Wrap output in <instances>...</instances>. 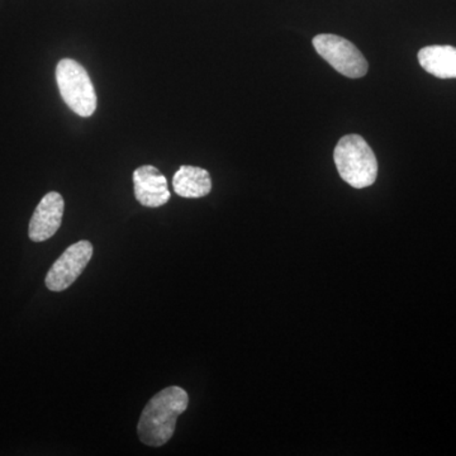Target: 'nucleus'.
Returning <instances> with one entry per match:
<instances>
[{"mask_svg":"<svg viewBox=\"0 0 456 456\" xmlns=\"http://www.w3.org/2000/svg\"><path fill=\"white\" fill-rule=\"evenodd\" d=\"M64 208V198L56 191H51L42 198L29 222V239L33 242H42L55 235L61 226Z\"/></svg>","mask_w":456,"mask_h":456,"instance_id":"423d86ee","label":"nucleus"},{"mask_svg":"<svg viewBox=\"0 0 456 456\" xmlns=\"http://www.w3.org/2000/svg\"><path fill=\"white\" fill-rule=\"evenodd\" d=\"M318 55L325 59L332 68L351 79L365 77L368 61L355 45L336 35H318L314 38Z\"/></svg>","mask_w":456,"mask_h":456,"instance_id":"20e7f679","label":"nucleus"},{"mask_svg":"<svg viewBox=\"0 0 456 456\" xmlns=\"http://www.w3.org/2000/svg\"><path fill=\"white\" fill-rule=\"evenodd\" d=\"M173 188L183 198H202L212 191V179L202 167L183 165L173 178Z\"/></svg>","mask_w":456,"mask_h":456,"instance_id":"1a4fd4ad","label":"nucleus"},{"mask_svg":"<svg viewBox=\"0 0 456 456\" xmlns=\"http://www.w3.org/2000/svg\"><path fill=\"white\" fill-rule=\"evenodd\" d=\"M189 404L188 393L180 387H167L150 399L141 413L137 432L147 446L159 448L173 437L176 419Z\"/></svg>","mask_w":456,"mask_h":456,"instance_id":"f257e3e1","label":"nucleus"},{"mask_svg":"<svg viewBox=\"0 0 456 456\" xmlns=\"http://www.w3.org/2000/svg\"><path fill=\"white\" fill-rule=\"evenodd\" d=\"M93 256V245L86 240L69 246L51 266L45 283L53 292L68 289L80 277Z\"/></svg>","mask_w":456,"mask_h":456,"instance_id":"39448f33","label":"nucleus"},{"mask_svg":"<svg viewBox=\"0 0 456 456\" xmlns=\"http://www.w3.org/2000/svg\"><path fill=\"white\" fill-rule=\"evenodd\" d=\"M334 160L341 179L353 188H368L377 180V158L367 141L359 134H347L338 141Z\"/></svg>","mask_w":456,"mask_h":456,"instance_id":"f03ea898","label":"nucleus"},{"mask_svg":"<svg viewBox=\"0 0 456 456\" xmlns=\"http://www.w3.org/2000/svg\"><path fill=\"white\" fill-rule=\"evenodd\" d=\"M419 62L425 71L439 79H456V47H424L419 51Z\"/></svg>","mask_w":456,"mask_h":456,"instance_id":"6e6552de","label":"nucleus"},{"mask_svg":"<svg viewBox=\"0 0 456 456\" xmlns=\"http://www.w3.org/2000/svg\"><path fill=\"white\" fill-rule=\"evenodd\" d=\"M134 197L149 208H158L170 200L167 180L155 167L145 165L134 173Z\"/></svg>","mask_w":456,"mask_h":456,"instance_id":"0eeeda50","label":"nucleus"},{"mask_svg":"<svg viewBox=\"0 0 456 456\" xmlns=\"http://www.w3.org/2000/svg\"><path fill=\"white\" fill-rule=\"evenodd\" d=\"M60 94L74 113L90 117L97 110V93L88 73L79 62L64 59L56 66Z\"/></svg>","mask_w":456,"mask_h":456,"instance_id":"7ed1b4c3","label":"nucleus"}]
</instances>
